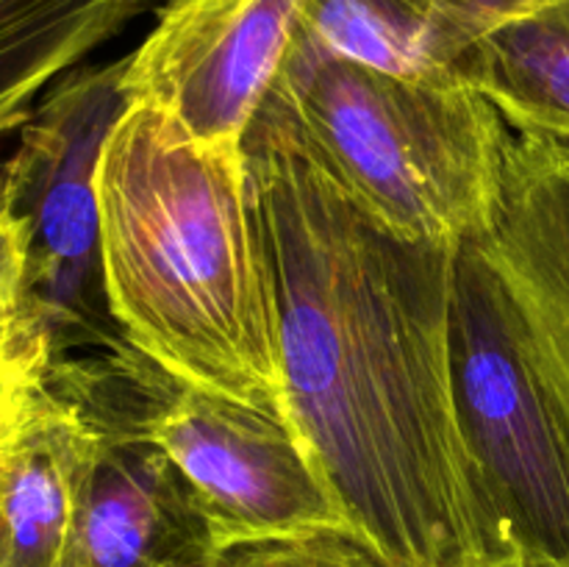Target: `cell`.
I'll use <instances>...</instances> for the list:
<instances>
[{
	"label": "cell",
	"instance_id": "3",
	"mask_svg": "<svg viewBox=\"0 0 569 567\" xmlns=\"http://www.w3.org/2000/svg\"><path fill=\"white\" fill-rule=\"evenodd\" d=\"M270 100L326 176L398 237L459 250L487 231L511 131L456 72L372 70L298 26Z\"/></svg>",
	"mask_w": 569,
	"mask_h": 567
},
{
	"label": "cell",
	"instance_id": "6",
	"mask_svg": "<svg viewBox=\"0 0 569 567\" xmlns=\"http://www.w3.org/2000/svg\"><path fill=\"white\" fill-rule=\"evenodd\" d=\"M117 395L128 420L161 445L198 493L220 545L303 528H353L292 426L194 387L126 348Z\"/></svg>",
	"mask_w": 569,
	"mask_h": 567
},
{
	"label": "cell",
	"instance_id": "15",
	"mask_svg": "<svg viewBox=\"0 0 569 567\" xmlns=\"http://www.w3.org/2000/svg\"><path fill=\"white\" fill-rule=\"evenodd\" d=\"M22 267H26V253H22L20 226L11 220L0 200V320L14 315L20 304Z\"/></svg>",
	"mask_w": 569,
	"mask_h": 567
},
{
	"label": "cell",
	"instance_id": "18",
	"mask_svg": "<svg viewBox=\"0 0 569 567\" xmlns=\"http://www.w3.org/2000/svg\"><path fill=\"white\" fill-rule=\"evenodd\" d=\"M461 567H565V565L550 559H539V556H528V554H506V556H489V559L470 561V565H461Z\"/></svg>",
	"mask_w": 569,
	"mask_h": 567
},
{
	"label": "cell",
	"instance_id": "8",
	"mask_svg": "<svg viewBox=\"0 0 569 567\" xmlns=\"http://www.w3.org/2000/svg\"><path fill=\"white\" fill-rule=\"evenodd\" d=\"M42 376L94 431L64 567L214 565L220 539L170 454L78 367L56 365Z\"/></svg>",
	"mask_w": 569,
	"mask_h": 567
},
{
	"label": "cell",
	"instance_id": "19",
	"mask_svg": "<svg viewBox=\"0 0 569 567\" xmlns=\"http://www.w3.org/2000/svg\"><path fill=\"white\" fill-rule=\"evenodd\" d=\"M3 420H6V417H3ZM3 420H0V422H3Z\"/></svg>",
	"mask_w": 569,
	"mask_h": 567
},
{
	"label": "cell",
	"instance_id": "14",
	"mask_svg": "<svg viewBox=\"0 0 569 567\" xmlns=\"http://www.w3.org/2000/svg\"><path fill=\"white\" fill-rule=\"evenodd\" d=\"M211 567H395L353 528H303L233 539L217 548Z\"/></svg>",
	"mask_w": 569,
	"mask_h": 567
},
{
	"label": "cell",
	"instance_id": "17",
	"mask_svg": "<svg viewBox=\"0 0 569 567\" xmlns=\"http://www.w3.org/2000/svg\"><path fill=\"white\" fill-rule=\"evenodd\" d=\"M11 356H39V359H44L50 365L48 354L39 348H33V345L22 342V339L14 334L11 317H6V320H0V361L11 359Z\"/></svg>",
	"mask_w": 569,
	"mask_h": 567
},
{
	"label": "cell",
	"instance_id": "9",
	"mask_svg": "<svg viewBox=\"0 0 569 567\" xmlns=\"http://www.w3.org/2000/svg\"><path fill=\"white\" fill-rule=\"evenodd\" d=\"M472 245L569 434V139L511 131L492 220Z\"/></svg>",
	"mask_w": 569,
	"mask_h": 567
},
{
	"label": "cell",
	"instance_id": "16",
	"mask_svg": "<svg viewBox=\"0 0 569 567\" xmlns=\"http://www.w3.org/2000/svg\"><path fill=\"white\" fill-rule=\"evenodd\" d=\"M44 367H48V361L39 359V356H11V359L0 361V420L9 415L28 381L39 376Z\"/></svg>",
	"mask_w": 569,
	"mask_h": 567
},
{
	"label": "cell",
	"instance_id": "5",
	"mask_svg": "<svg viewBox=\"0 0 569 567\" xmlns=\"http://www.w3.org/2000/svg\"><path fill=\"white\" fill-rule=\"evenodd\" d=\"M450 370L500 556L569 567V434L472 242L456 256Z\"/></svg>",
	"mask_w": 569,
	"mask_h": 567
},
{
	"label": "cell",
	"instance_id": "11",
	"mask_svg": "<svg viewBox=\"0 0 569 567\" xmlns=\"http://www.w3.org/2000/svg\"><path fill=\"white\" fill-rule=\"evenodd\" d=\"M533 0H306L300 31L339 59L395 76L453 72L476 39Z\"/></svg>",
	"mask_w": 569,
	"mask_h": 567
},
{
	"label": "cell",
	"instance_id": "10",
	"mask_svg": "<svg viewBox=\"0 0 569 567\" xmlns=\"http://www.w3.org/2000/svg\"><path fill=\"white\" fill-rule=\"evenodd\" d=\"M92 454L87 417L33 376L0 422V567H64Z\"/></svg>",
	"mask_w": 569,
	"mask_h": 567
},
{
	"label": "cell",
	"instance_id": "1",
	"mask_svg": "<svg viewBox=\"0 0 569 567\" xmlns=\"http://www.w3.org/2000/svg\"><path fill=\"white\" fill-rule=\"evenodd\" d=\"M276 306L287 420L356 534L395 567L500 556L459 422V250L353 203L270 98L244 133Z\"/></svg>",
	"mask_w": 569,
	"mask_h": 567
},
{
	"label": "cell",
	"instance_id": "7",
	"mask_svg": "<svg viewBox=\"0 0 569 567\" xmlns=\"http://www.w3.org/2000/svg\"><path fill=\"white\" fill-rule=\"evenodd\" d=\"M303 3L167 0L128 56V98L164 111L200 145H244L281 76Z\"/></svg>",
	"mask_w": 569,
	"mask_h": 567
},
{
	"label": "cell",
	"instance_id": "4",
	"mask_svg": "<svg viewBox=\"0 0 569 567\" xmlns=\"http://www.w3.org/2000/svg\"><path fill=\"white\" fill-rule=\"evenodd\" d=\"M126 72L128 56L70 72L0 165V200L20 226L26 253L11 326L50 361L126 345L106 295L98 203L106 139L131 106Z\"/></svg>",
	"mask_w": 569,
	"mask_h": 567
},
{
	"label": "cell",
	"instance_id": "2",
	"mask_svg": "<svg viewBox=\"0 0 569 567\" xmlns=\"http://www.w3.org/2000/svg\"><path fill=\"white\" fill-rule=\"evenodd\" d=\"M100 248L126 342L181 381L287 420L244 145H200L131 103L98 165Z\"/></svg>",
	"mask_w": 569,
	"mask_h": 567
},
{
	"label": "cell",
	"instance_id": "13",
	"mask_svg": "<svg viewBox=\"0 0 569 567\" xmlns=\"http://www.w3.org/2000/svg\"><path fill=\"white\" fill-rule=\"evenodd\" d=\"M148 0H0V133L22 128L48 83Z\"/></svg>",
	"mask_w": 569,
	"mask_h": 567
},
{
	"label": "cell",
	"instance_id": "12",
	"mask_svg": "<svg viewBox=\"0 0 569 567\" xmlns=\"http://www.w3.org/2000/svg\"><path fill=\"white\" fill-rule=\"evenodd\" d=\"M453 72L515 131L569 139V0H542L498 22Z\"/></svg>",
	"mask_w": 569,
	"mask_h": 567
}]
</instances>
